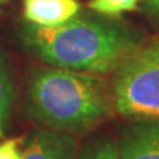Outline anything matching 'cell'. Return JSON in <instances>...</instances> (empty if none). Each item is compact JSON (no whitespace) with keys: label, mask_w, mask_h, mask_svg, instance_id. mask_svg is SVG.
<instances>
[{"label":"cell","mask_w":159,"mask_h":159,"mask_svg":"<svg viewBox=\"0 0 159 159\" xmlns=\"http://www.w3.org/2000/svg\"><path fill=\"white\" fill-rule=\"evenodd\" d=\"M75 159H118L116 142L112 137H97L80 149Z\"/></svg>","instance_id":"obj_7"},{"label":"cell","mask_w":159,"mask_h":159,"mask_svg":"<svg viewBox=\"0 0 159 159\" xmlns=\"http://www.w3.org/2000/svg\"><path fill=\"white\" fill-rule=\"evenodd\" d=\"M112 106L134 119H159V41L139 46L115 69Z\"/></svg>","instance_id":"obj_3"},{"label":"cell","mask_w":159,"mask_h":159,"mask_svg":"<svg viewBox=\"0 0 159 159\" xmlns=\"http://www.w3.org/2000/svg\"><path fill=\"white\" fill-rule=\"evenodd\" d=\"M78 0H24V16L35 27H57L80 13Z\"/></svg>","instance_id":"obj_6"},{"label":"cell","mask_w":159,"mask_h":159,"mask_svg":"<svg viewBox=\"0 0 159 159\" xmlns=\"http://www.w3.org/2000/svg\"><path fill=\"white\" fill-rule=\"evenodd\" d=\"M143 0H90L87 7L99 15L116 18L122 13L136 11Z\"/></svg>","instance_id":"obj_9"},{"label":"cell","mask_w":159,"mask_h":159,"mask_svg":"<svg viewBox=\"0 0 159 159\" xmlns=\"http://www.w3.org/2000/svg\"><path fill=\"white\" fill-rule=\"evenodd\" d=\"M75 137L50 128L33 131L22 150V159H75Z\"/></svg>","instance_id":"obj_5"},{"label":"cell","mask_w":159,"mask_h":159,"mask_svg":"<svg viewBox=\"0 0 159 159\" xmlns=\"http://www.w3.org/2000/svg\"><path fill=\"white\" fill-rule=\"evenodd\" d=\"M13 99V87L5 59L0 55V137L5 136Z\"/></svg>","instance_id":"obj_8"},{"label":"cell","mask_w":159,"mask_h":159,"mask_svg":"<svg viewBox=\"0 0 159 159\" xmlns=\"http://www.w3.org/2000/svg\"><path fill=\"white\" fill-rule=\"evenodd\" d=\"M115 142L118 159H159V119H137Z\"/></svg>","instance_id":"obj_4"},{"label":"cell","mask_w":159,"mask_h":159,"mask_svg":"<svg viewBox=\"0 0 159 159\" xmlns=\"http://www.w3.org/2000/svg\"><path fill=\"white\" fill-rule=\"evenodd\" d=\"M0 2H6V0H0Z\"/></svg>","instance_id":"obj_12"},{"label":"cell","mask_w":159,"mask_h":159,"mask_svg":"<svg viewBox=\"0 0 159 159\" xmlns=\"http://www.w3.org/2000/svg\"><path fill=\"white\" fill-rule=\"evenodd\" d=\"M24 139H9L0 143V159H22V152L19 150Z\"/></svg>","instance_id":"obj_10"},{"label":"cell","mask_w":159,"mask_h":159,"mask_svg":"<svg viewBox=\"0 0 159 159\" xmlns=\"http://www.w3.org/2000/svg\"><path fill=\"white\" fill-rule=\"evenodd\" d=\"M144 3V12L149 19L159 28V0H143Z\"/></svg>","instance_id":"obj_11"},{"label":"cell","mask_w":159,"mask_h":159,"mask_svg":"<svg viewBox=\"0 0 159 159\" xmlns=\"http://www.w3.org/2000/svg\"><path fill=\"white\" fill-rule=\"evenodd\" d=\"M24 40L50 66L89 74H108L139 46L142 37L124 24L77 16L57 27H27Z\"/></svg>","instance_id":"obj_1"},{"label":"cell","mask_w":159,"mask_h":159,"mask_svg":"<svg viewBox=\"0 0 159 159\" xmlns=\"http://www.w3.org/2000/svg\"><path fill=\"white\" fill-rule=\"evenodd\" d=\"M112 109V91L96 74L49 66L30 77L28 112L46 128L69 134L90 130Z\"/></svg>","instance_id":"obj_2"}]
</instances>
